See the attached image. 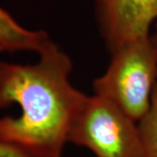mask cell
I'll use <instances>...</instances> for the list:
<instances>
[{"mask_svg": "<svg viewBox=\"0 0 157 157\" xmlns=\"http://www.w3.org/2000/svg\"><path fill=\"white\" fill-rule=\"evenodd\" d=\"M39 61H0V108L17 104L18 117H0V141L36 157H61L73 121L88 96L70 81L73 62L52 41Z\"/></svg>", "mask_w": 157, "mask_h": 157, "instance_id": "obj_1", "label": "cell"}, {"mask_svg": "<svg viewBox=\"0 0 157 157\" xmlns=\"http://www.w3.org/2000/svg\"><path fill=\"white\" fill-rule=\"evenodd\" d=\"M156 79L157 52L151 36L113 52L108 67L94 80V89L96 95L138 122L150 108Z\"/></svg>", "mask_w": 157, "mask_h": 157, "instance_id": "obj_2", "label": "cell"}, {"mask_svg": "<svg viewBox=\"0 0 157 157\" xmlns=\"http://www.w3.org/2000/svg\"><path fill=\"white\" fill-rule=\"evenodd\" d=\"M137 121L101 96H88L73 121L68 142L97 157H143Z\"/></svg>", "mask_w": 157, "mask_h": 157, "instance_id": "obj_3", "label": "cell"}, {"mask_svg": "<svg viewBox=\"0 0 157 157\" xmlns=\"http://www.w3.org/2000/svg\"><path fill=\"white\" fill-rule=\"evenodd\" d=\"M101 36L111 52L136 40L150 38L157 21V0H94Z\"/></svg>", "mask_w": 157, "mask_h": 157, "instance_id": "obj_4", "label": "cell"}, {"mask_svg": "<svg viewBox=\"0 0 157 157\" xmlns=\"http://www.w3.org/2000/svg\"><path fill=\"white\" fill-rule=\"evenodd\" d=\"M51 42L45 32L25 28L0 7V52L31 51L39 53Z\"/></svg>", "mask_w": 157, "mask_h": 157, "instance_id": "obj_5", "label": "cell"}, {"mask_svg": "<svg viewBox=\"0 0 157 157\" xmlns=\"http://www.w3.org/2000/svg\"><path fill=\"white\" fill-rule=\"evenodd\" d=\"M143 157H157V85L153 93L151 106L138 121Z\"/></svg>", "mask_w": 157, "mask_h": 157, "instance_id": "obj_6", "label": "cell"}, {"mask_svg": "<svg viewBox=\"0 0 157 157\" xmlns=\"http://www.w3.org/2000/svg\"><path fill=\"white\" fill-rule=\"evenodd\" d=\"M0 157H36L22 147L0 141Z\"/></svg>", "mask_w": 157, "mask_h": 157, "instance_id": "obj_7", "label": "cell"}, {"mask_svg": "<svg viewBox=\"0 0 157 157\" xmlns=\"http://www.w3.org/2000/svg\"><path fill=\"white\" fill-rule=\"evenodd\" d=\"M152 39H153V41H154V44H155V49H156L157 52V24H156V32L154 35H152Z\"/></svg>", "mask_w": 157, "mask_h": 157, "instance_id": "obj_8", "label": "cell"}]
</instances>
